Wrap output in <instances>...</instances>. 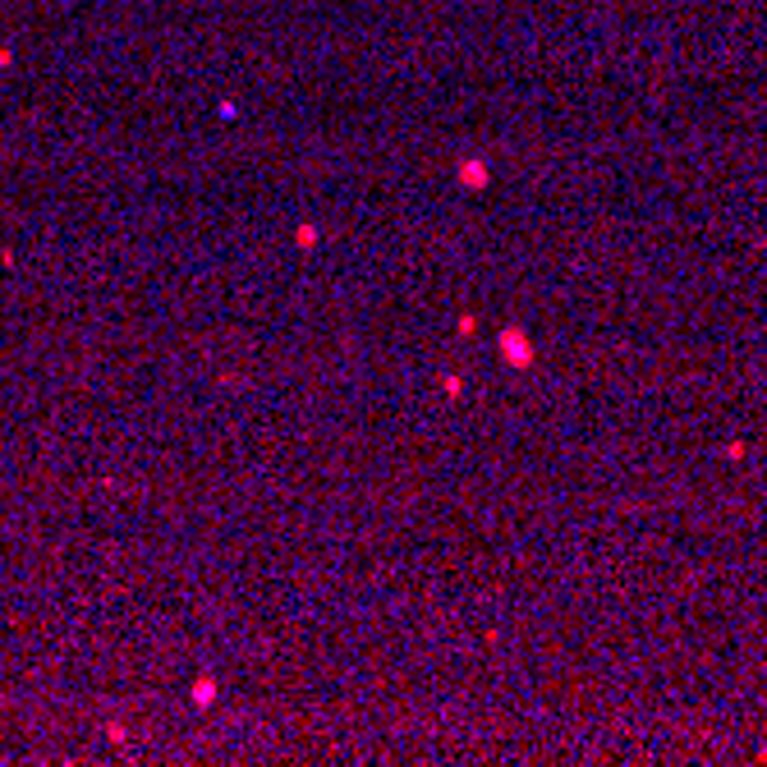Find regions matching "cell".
<instances>
[{
    "instance_id": "obj_3",
    "label": "cell",
    "mask_w": 767,
    "mask_h": 767,
    "mask_svg": "<svg viewBox=\"0 0 767 767\" xmlns=\"http://www.w3.org/2000/svg\"><path fill=\"white\" fill-rule=\"evenodd\" d=\"M188 694H194V703H198V708H212V703H216V680H212V676H198Z\"/></svg>"
},
{
    "instance_id": "obj_4",
    "label": "cell",
    "mask_w": 767,
    "mask_h": 767,
    "mask_svg": "<svg viewBox=\"0 0 767 767\" xmlns=\"http://www.w3.org/2000/svg\"><path fill=\"white\" fill-rule=\"evenodd\" d=\"M317 239H322V230H317V226H308V221H304V226L295 230V244H299V248H317Z\"/></svg>"
},
{
    "instance_id": "obj_5",
    "label": "cell",
    "mask_w": 767,
    "mask_h": 767,
    "mask_svg": "<svg viewBox=\"0 0 767 767\" xmlns=\"http://www.w3.org/2000/svg\"><path fill=\"white\" fill-rule=\"evenodd\" d=\"M441 391H446V396H460V391H464V381L451 372V377H441Z\"/></svg>"
},
{
    "instance_id": "obj_1",
    "label": "cell",
    "mask_w": 767,
    "mask_h": 767,
    "mask_svg": "<svg viewBox=\"0 0 767 767\" xmlns=\"http://www.w3.org/2000/svg\"><path fill=\"white\" fill-rule=\"evenodd\" d=\"M496 349H501V359H505L510 368H533V340H529L524 327H501Z\"/></svg>"
},
{
    "instance_id": "obj_2",
    "label": "cell",
    "mask_w": 767,
    "mask_h": 767,
    "mask_svg": "<svg viewBox=\"0 0 767 767\" xmlns=\"http://www.w3.org/2000/svg\"><path fill=\"white\" fill-rule=\"evenodd\" d=\"M492 175H488V162H460V184L464 188H483Z\"/></svg>"
}]
</instances>
